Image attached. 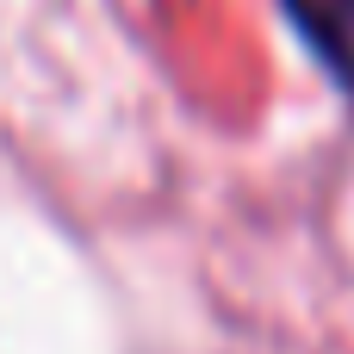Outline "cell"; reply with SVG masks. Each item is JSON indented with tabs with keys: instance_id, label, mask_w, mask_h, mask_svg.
<instances>
[{
	"instance_id": "6da1fadb",
	"label": "cell",
	"mask_w": 354,
	"mask_h": 354,
	"mask_svg": "<svg viewBox=\"0 0 354 354\" xmlns=\"http://www.w3.org/2000/svg\"><path fill=\"white\" fill-rule=\"evenodd\" d=\"M286 12L305 31V44L330 62V75L354 93V0H286Z\"/></svg>"
}]
</instances>
